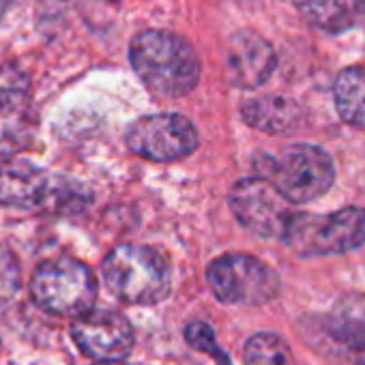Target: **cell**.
Returning <instances> with one entry per match:
<instances>
[{
	"instance_id": "1",
	"label": "cell",
	"mask_w": 365,
	"mask_h": 365,
	"mask_svg": "<svg viewBox=\"0 0 365 365\" xmlns=\"http://www.w3.org/2000/svg\"><path fill=\"white\" fill-rule=\"evenodd\" d=\"M129 58L138 78L159 97H182L200 80L196 50L168 31H144L133 37Z\"/></svg>"
},
{
	"instance_id": "2",
	"label": "cell",
	"mask_w": 365,
	"mask_h": 365,
	"mask_svg": "<svg viewBox=\"0 0 365 365\" xmlns=\"http://www.w3.org/2000/svg\"><path fill=\"white\" fill-rule=\"evenodd\" d=\"M256 168L290 205H305L324 196L335 180L329 153L312 144H292L277 155H260Z\"/></svg>"
},
{
	"instance_id": "3",
	"label": "cell",
	"mask_w": 365,
	"mask_h": 365,
	"mask_svg": "<svg viewBox=\"0 0 365 365\" xmlns=\"http://www.w3.org/2000/svg\"><path fill=\"white\" fill-rule=\"evenodd\" d=\"M282 241L299 256H339L365 243V209L348 207L329 215L292 213Z\"/></svg>"
},
{
	"instance_id": "4",
	"label": "cell",
	"mask_w": 365,
	"mask_h": 365,
	"mask_svg": "<svg viewBox=\"0 0 365 365\" xmlns=\"http://www.w3.org/2000/svg\"><path fill=\"white\" fill-rule=\"evenodd\" d=\"M103 279L112 294L127 303H157L170 292L165 258L146 245H120L103 260Z\"/></svg>"
},
{
	"instance_id": "5",
	"label": "cell",
	"mask_w": 365,
	"mask_h": 365,
	"mask_svg": "<svg viewBox=\"0 0 365 365\" xmlns=\"http://www.w3.org/2000/svg\"><path fill=\"white\" fill-rule=\"evenodd\" d=\"M31 292L35 303L50 314L80 316L95 303L97 282L86 264L58 258L43 262L35 271Z\"/></svg>"
},
{
	"instance_id": "6",
	"label": "cell",
	"mask_w": 365,
	"mask_h": 365,
	"mask_svg": "<svg viewBox=\"0 0 365 365\" xmlns=\"http://www.w3.org/2000/svg\"><path fill=\"white\" fill-rule=\"evenodd\" d=\"M213 294L230 305H262L277 297L279 277L262 260L247 254H228L209 267Z\"/></svg>"
},
{
	"instance_id": "7",
	"label": "cell",
	"mask_w": 365,
	"mask_h": 365,
	"mask_svg": "<svg viewBox=\"0 0 365 365\" xmlns=\"http://www.w3.org/2000/svg\"><path fill=\"white\" fill-rule=\"evenodd\" d=\"M127 144L140 157L174 161L198 148V129L180 114H150L131 123L127 129Z\"/></svg>"
},
{
	"instance_id": "8",
	"label": "cell",
	"mask_w": 365,
	"mask_h": 365,
	"mask_svg": "<svg viewBox=\"0 0 365 365\" xmlns=\"http://www.w3.org/2000/svg\"><path fill=\"white\" fill-rule=\"evenodd\" d=\"M235 217L262 239H282L292 217L290 202L262 176L243 178L230 192Z\"/></svg>"
},
{
	"instance_id": "9",
	"label": "cell",
	"mask_w": 365,
	"mask_h": 365,
	"mask_svg": "<svg viewBox=\"0 0 365 365\" xmlns=\"http://www.w3.org/2000/svg\"><path fill=\"white\" fill-rule=\"evenodd\" d=\"M76 344L93 359L116 361L133 346V329L129 320L112 309H86L71 327Z\"/></svg>"
},
{
	"instance_id": "10",
	"label": "cell",
	"mask_w": 365,
	"mask_h": 365,
	"mask_svg": "<svg viewBox=\"0 0 365 365\" xmlns=\"http://www.w3.org/2000/svg\"><path fill=\"white\" fill-rule=\"evenodd\" d=\"M277 65L275 50L260 35L241 31L232 35L226 48V73L230 84L239 88L262 86Z\"/></svg>"
},
{
	"instance_id": "11",
	"label": "cell",
	"mask_w": 365,
	"mask_h": 365,
	"mask_svg": "<svg viewBox=\"0 0 365 365\" xmlns=\"http://www.w3.org/2000/svg\"><path fill=\"white\" fill-rule=\"evenodd\" d=\"M37 131V116L26 84L3 80L0 84V155L26 150Z\"/></svg>"
},
{
	"instance_id": "12",
	"label": "cell",
	"mask_w": 365,
	"mask_h": 365,
	"mask_svg": "<svg viewBox=\"0 0 365 365\" xmlns=\"http://www.w3.org/2000/svg\"><path fill=\"white\" fill-rule=\"evenodd\" d=\"M48 176L33 163L20 159L0 161V205L33 209L43 205Z\"/></svg>"
},
{
	"instance_id": "13",
	"label": "cell",
	"mask_w": 365,
	"mask_h": 365,
	"mask_svg": "<svg viewBox=\"0 0 365 365\" xmlns=\"http://www.w3.org/2000/svg\"><path fill=\"white\" fill-rule=\"evenodd\" d=\"M309 339L318 350L329 352L337 361L365 365V322L346 318L329 320Z\"/></svg>"
},
{
	"instance_id": "14",
	"label": "cell",
	"mask_w": 365,
	"mask_h": 365,
	"mask_svg": "<svg viewBox=\"0 0 365 365\" xmlns=\"http://www.w3.org/2000/svg\"><path fill=\"white\" fill-rule=\"evenodd\" d=\"M245 123L267 133H292L303 120V110L297 101L286 97H258L243 103Z\"/></svg>"
},
{
	"instance_id": "15",
	"label": "cell",
	"mask_w": 365,
	"mask_h": 365,
	"mask_svg": "<svg viewBox=\"0 0 365 365\" xmlns=\"http://www.w3.org/2000/svg\"><path fill=\"white\" fill-rule=\"evenodd\" d=\"M301 16L320 31L344 33L354 29L363 14V0H294Z\"/></svg>"
},
{
	"instance_id": "16",
	"label": "cell",
	"mask_w": 365,
	"mask_h": 365,
	"mask_svg": "<svg viewBox=\"0 0 365 365\" xmlns=\"http://www.w3.org/2000/svg\"><path fill=\"white\" fill-rule=\"evenodd\" d=\"M339 116L359 129H365V71L359 67L344 69L333 86Z\"/></svg>"
},
{
	"instance_id": "17",
	"label": "cell",
	"mask_w": 365,
	"mask_h": 365,
	"mask_svg": "<svg viewBox=\"0 0 365 365\" xmlns=\"http://www.w3.org/2000/svg\"><path fill=\"white\" fill-rule=\"evenodd\" d=\"M245 365H297L294 354L277 333H256L245 344Z\"/></svg>"
},
{
	"instance_id": "18",
	"label": "cell",
	"mask_w": 365,
	"mask_h": 365,
	"mask_svg": "<svg viewBox=\"0 0 365 365\" xmlns=\"http://www.w3.org/2000/svg\"><path fill=\"white\" fill-rule=\"evenodd\" d=\"M185 337H187V344L194 346L196 350L211 352V354L220 361V365H232L230 359L224 354V350L217 346L215 333H213V329H211L207 322H192V324L185 329Z\"/></svg>"
},
{
	"instance_id": "19",
	"label": "cell",
	"mask_w": 365,
	"mask_h": 365,
	"mask_svg": "<svg viewBox=\"0 0 365 365\" xmlns=\"http://www.w3.org/2000/svg\"><path fill=\"white\" fill-rule=\"evenodd\" d=\"M20 282L22 277L18 258L7 247H0V303L9 301L18 292Z\"/></svg>"
},
{
	"instance_id": "20",
	"label": "cell",
	"mask_w": 365,
	"mask_h": 365,
	"mask_svg": "<svg viewBox=\"0 0 365 365\" xmlns=\"http://www.w3.org/2000/svg\"><path fill=\"white\" fill-rule=\"evenodd\" d=\"M11 3H14V0H0V22H3V18H5V14L9 11V7H11Z\"/></svg>"
},
{
	"instance_id": "21",
	"label": "cell",
	"mask_w": 365,
	"mask_h": 365,
	"mask_svg": "<svg viewBox=\"0 0 365 365\" xmlns=\"http://www.w3.org/2000/svg\"><path fill=\"white\" fill-rule=\"evenodd\" d=\"M99 365H127V363H123L120 359H116V361H101Z\"/></svg>"
}]
</instances>
